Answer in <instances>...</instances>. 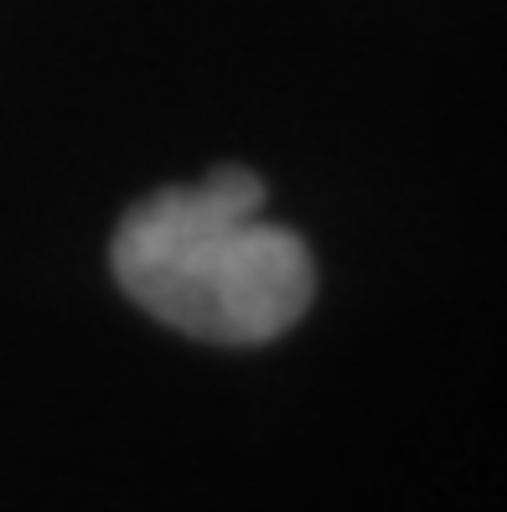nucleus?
I'll return each mask as SVG.
<instances>
[{"mask_svg":"<svg viewBox=\"0 0 507 512\" xmlns=\"http://www.w3.org/2000/svg\"><path fill=\"white\" fill-rule=\"evenodd\" d=\"M114 275L140 311L228 347L280 337L316 295L306 244L264 223V187L244 166L140 202L114 233Z\"/></svg>","mask_w":507,"mask_h":512,"instance_id":"nucleus-1","label":"nucleus"}]
</instances>
